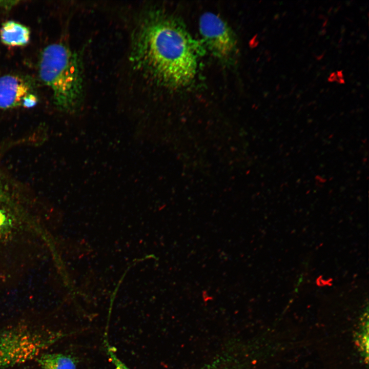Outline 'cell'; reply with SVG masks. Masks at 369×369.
Instances as JSON below:
<instances>
[{
  "mask_svg": "<svg viewBox=\"0 0 369 369\" xmlns=\"http://www.w3.org/2000/svg\"><path fill=\"white\" fill-rule=\"evenodd\" d=\"M134 65L169 86H184L197 72V47L174 19L155 12L146 15L136 31L131 53Z\"/></svg>",
  "mask_w": 369,
  "mask_h": 369,
  "instance_id": "cell-1",
  "label": "cell"
},
{
  "mask_svg": "<svg viewBox=\"0 0 369 369\" xmlns=\"http://www.w3.org/2000/svg\"><path fill=\"white\" fill-rule=\"evenodd\" d=\"M37 361L41 369H76L73 359L61 354H42Z\"/></svg>",
  "mask_w": 369,
  "mask_h": 369,
  "instance_id": "cell-7",
  "label": "cell"
},
{
  "mask_svg": "<svg viewBox=\"0 0 369 369\" xmlns=\"http://www.w3.org/2000/svg\"><path fill=\"white\" fill-rule=\"evenodd\" d=\"M61 335L26 325L0 332V369L25 363L39 356Z\"/></svg>",
  "mask_w": 369,
  "mask_h": 369,
  "instance_id": "cell-3",
  "label": "cell"
},
{
  "mask_svg": "<svg viewBox=\"0 0 369 369\" xmlns=\"http://www.w3.org/2000/svg\"><path fill=\"white\" fill-rule=\"evenodd\" d=\"M30 32L25 26L10 20L3 24L0 30L1 41L11 46H23L30 39Z\"/></svg>",
  "mask_w": 369,
  "mask_h": 369,
  "instance_id": "cell-6",
  "label": "cell"
},
{
  "mask_svg": "<svg viewBox=\"0 0 369 369\" xmlns=\"http://www.w3.org/2000/svg\"><path fill=\"white\" fill-rule=\"evenodd\" d=\"M32 90L29 81L20 76L5 75L0 77V108L22 105L23 98L31 93Z\"/></svg>",
  "mask_w": 369,
  "mask_h": 369,
  "instance_id": "cell-5",
  "label": "cell"
},
{
  "mask_svg": "<svg viewBox=\"0 0 369 369\" xmlns=\"http://www.w3.org/2000/svg\"><path fill=\"white\" fill-rule=\"evenodd\" d=\"M2 192L0 189V236L10 225V218L3 207Z\"/></svg>",
  "mask_w": 369,
  "mask_h": 369,
  "instance_id": "cell-8",
  "label": "cell"
},
{
  "mask_svg": "<svg viewBox=\"0 0 369 369\" xmlns=\"http://www.w3.org/2000/svg\"><path fill=\"white\" fill-rule=\"evenodd\" d=\"M16 1H0V7L8 10L17 4Z\"/></svg>",
  "mask_w": 369,
  "mask_h": 369,
  "instance_id": "cell-11",
  "label": "cell"
},
{
  "mask_svg": "<svg viewBox=\"0 0 369 369\" xmlns=\"http://www.w3.org/2000/svg\"><path fill=\"white\" fill-rule=\"evenodd\" d=\"M37 98L33 93L27 95L23 99L22 105L25 108H31L37 103Z\"/></svg>",
  "mask_w": 369,
  "mask_h": 369,
  "instance_id": "cell-10",
  "label": "cell"
},
{
  "mask_svg": "<svg viewBox=\"0 0 369 369\" xmlns=\"http://www.w3.org/2000/svg\"><path fill=\"white\" fill-rule=\"evenodd\" d=\"M40 79L52 91L59 110L75 112L81 104L83 79L77 54L61 43L52 44L42 51L38 63Z\"/></svg>",
  "mask_w": 369,
  "mask_h": 369,
  "instance_id": "cell-2",
  "label": "cell"
},
{
  "mask_svg": "<svg viewBox=\"0 0 369 369\" xmlns=\"http://www.w3.org/2000/svg\"><path fill=\"white\" fill-rule=\"evenodd\" d=\"M337 75L335 73H332L329 77L328 80L330 81H336Z\"/></svg>",
  "mask_w": 369,
  "mask_h": 369,
  "instance_id": "cell-12",
  "label": "cell"
},
{
  "mask_svg": "<svg viewBox=\"0 0 369 369\" xmlns=\"http://www.w3.org/2000/svg\"><path fill=\"white\" fill-rule=\"evenodd\" d=\"M200 33L212 53L223 61H230L236 51V42L228 24L218 15L206 12L199 21Z\"/></svg>",
  "mask_w": 369,
  "mask_h": 369,
  "instance_id": "cell-4",
  "label": "cell"
},
{
  "mask_svg": "<svg viewBox=\"0 0 369 369\" xmlns=\"http://www.w3.org/2000/svg\"><path fill=\"white\" fill-rule=\"evenodd\" d=\"M107 351L109 356L111 359V361L115 366L116 369H130L118 358L115 353H114L111 347L108 346Z\"/></svg>",
  "mask_w": 369,
  "mask_h": 369,
  "instance_id": "cell-9",
  "label": "cell"
}]
</instances>
